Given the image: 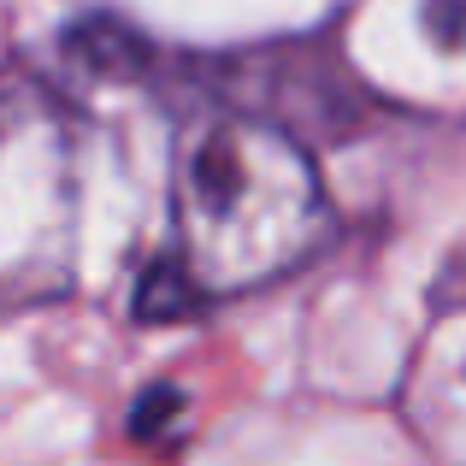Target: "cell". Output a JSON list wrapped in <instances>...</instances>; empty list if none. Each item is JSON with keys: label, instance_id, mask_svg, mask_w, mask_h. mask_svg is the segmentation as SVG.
Returning a JSON list of instances; mask_svg holds the SVG:
<instances>
[{"label": "cell", "instance_id": "cell-1", "mask_svg": "<svg viewBox=\"0 0 466 466\" xmlns=\"http://www.w3.org/2000/svg\"><path fill=\"white\" fill-rule=\"evenodd\" d=\"M177 254L201 296H242L308 266L330 237L313 159L266 118H207L171 171Z\"/></svg>", "mask_w": 466, "mask_h": 466}, {"label": "cell", "instance_id": "cell-2", "mask_svg": "<svg viewBox=\"0 0 466 466\" xmlns=\"http://www.w3.org/2000/svg\"><path fill=\"white\" fill-rule=\"evenodd\" d=\"M195 301H201V289L183 278L177 260L148 266V278H142V289H137V313L142 319H177V313H189Z\"/></svg>", "mask_w": 466, "mask_h": 466}, {"label": "cell", "instance_id": "cell-3", "mask_svg": "<svg viewBox=\"0 0 466 466\" xmlns=\"http://www.w3.org/2000/svg\"><path fill=\"white\" fill-rule=\"evenodd\" d=\"M177 408H183L177 390H171V384H154L148 396L137 401V413H130V431H137V437H154V425L166 420V413H177Z\"/></svg>", "mask_w": 466, "mask_h": 466}]
</instances>
